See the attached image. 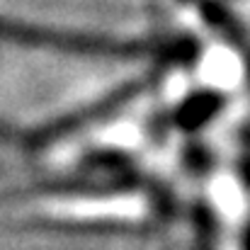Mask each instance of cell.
Masks as SVG:
<instances>
[{"label":"cell","mask_w":250,"mask_h":250,"mask_svg":"<svg viewBox=\"0 0 250 250\" xmlns=\"http://www.w3.org/2000/svg\"><path fill=\"white\" fill-rule=\"evenodd\" d=\"M221 250H241V248H238V246H236L233 241H226V243L221 246Z\"/></svg>","instance_id":"cell-2"},{"label":"cell","mask_w":250,"mask_h":250,"mask_svg":"<svg viewBox=\"0 0 250 250\" xmlns=\"http://www.w3.org/2000/svg\"><path fill=\"white\" fill-rule=\"evenodd\" d=\"M34 209L56 221H141L148 216L151 202L141 192L54 194L39 199Z\"/></svg>","instance_id":"cell-1"}]
</instances>
